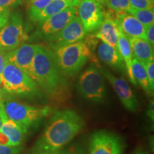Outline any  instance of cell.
Instances as JSON below:
<instances>
[{
  "label": "cell",
  "mask_w": 154,
  "mask_h": 154,
  "mask_svg": "<svg viewBox=\"0 0 154 154\" xmlns=\"http://www.w3.org/2000/svg\"><path fill=\"white\" fill-rule=\"evenodd\" d=\"M84 127V119L74 111L64 109L56 111L49 120L34 150L61 151Z\"/></svg>",
  "instance_id": "cell-1"
},
{
  "label": "cell",
  "mask_w": 154,
  "mask_h": 154,
  "mask_svg": "<svg viewBox=\"0 0 154 154\" xmlns=\"http://www.w3.org/2000/svg\"><path fill=\"white\" fill-rule=\"evenodd\" d=\"M33 72L36 82L51 97L59 96L66 88V80L58 66L53 51L39 45L34 57Z\"/></svg>",
  "instance_id": "cell-2"
},
{
  "label": "cell",
  "mask_w": 154,
  "mask_h": 154,
  "mask_svg": "<svg viewBox=\"0 0 154 154\" xmlns=\"http://www.w3.org/2000/svg\"><path fill=\"white\" fill-rule=\"evenodd\" d=\"M0 82L6 94L32 99L42 96L41 88L37 83L7 59L0 77Z\"/></svg>",
  "instance_id": "cell-3"
},
{
  "label": "cell",
  "mask_w": 154,
  "mask_h": 154,
  "mask_svg": "<svg viewBox=\"0 0 154 154\" xmlns=\"http://www.w3.org/2000/svg\"><path fill=\"white\" fill-rule=\"evenodd\" d=\"M52 51L58 66L64 76H75L88 59L94 58L90 45L86 40H81Z\"/></svg>",
  "instance_id": "cell-4"
},
{
  "label": "cell",
  "mask_w": 154,
  "mask_h": 154,
  "mask_svg": "<svg viewBox=\"0 0 154 154\" xmlns=\"http://www.w3.org/2000/svg\"><path fill=\"white\" fill-rule=\"evenodd\" d=\"M1 101L7 117L27 129L37 126L53 112L49 106H33L12 99H3Z\"/></svg>",
  "instance_id": "cell-5"
},
{
  "label": "cell",
  "mask_w": 154,
  "mask_h": 154,
  "mask_svg": "<svg viewBox=\"0 0 154 154\" xmlns=\"http://www.w3.org/2000/svg\"><path fill=\"white\" fill-rule=\"evenodd\" d=\"M77 88L86 99L101 103L105 99L106 89L103 76L95 63H91L79 79Z\"/></svg>",
  "instance_id": "cell-6"
},
{
  "label": "cell",
  "mask_w": 154,
  "mask_h": 154,
  "mask_svg": "<svg viewBox=\"0 0 154 154\" xmlns=\"http://www.w3.org/2000/svg\"><path fill=\"white\" fill-rule=\"evenodd\" d=\"M29 39L19 13H14L7 24L0 30V48L7 51L14 50Z\"/></svg>",
  "instance_id": "cell-7"
},
{
  "label": "cell",
  "mask_w": 154,
  "mask_h": 154,
  "mask_svg": "<svg viewBox=\"0 0 154 154\" xmlns=\"http://www.w3.org/2000/svg\"><path fill=\"white\" fill-rule=\"evenodd\" d=\"M124 147L123 139L118 135L99 131L91 136L88 154H124Z\"/></svg>",
  "instance_id": "cell-8"
},
{
  "label": "cell",
  "mask_w": 154,
  "mask_h": 154,
  "mask_svg": "<svg viewBox=\"0 0 154 154\" xmlns=\"http://www.w3.org/2000/svg\"><path fill=\"white\" fill-rule=\"evenodd\" d=\"M79 18L86 34L97 32L104 19L103 6L95 0H79L78 5Z\"/></svg>",
  "instance_id": "cell-9"
},
{
  "label": "cell",
  "mask_w": 154,
  "mask_h": 154,
  "mask_svg": "<svg viewBox=\"0 0 154 154\" xmlns=\"http://www.w3.org/2000/svg\"><path fill=\"white\" fill-rule=\"evenodd\" d=\"M76 7H67L63 11L39 23L34 35L36 38L47 40L60 32L75 16H76Z\"/></svg>",
  "instance_id": "cell-10"
},
{
  "label": "cell",
  "mask_w": 154,
  "mask_h": 154,
  "mask_svg": "<svg viewBox=\"0 0 154 154\" xmlns=\"http://www.w3.org/2000/svg\"><path fill=\"white\" fill-rule=\"evenodd\" d=\"M86 32L79 17L75 16L66 26L47 40L51 50L83 40Z\"/></svg>",
  "instance_id": "cell-11"
},
{
  "label": "cell",
  "mask_w": 154,
  "mask_h": 154,
  "mask_svg": "<svg viewBox=\"0 0 154 154\" xmlns=\"http://www.w3.org/2000/svg\"><path fill=\"white\" fill-rule=\"evenodd\" d=\"M38 47V44H22L14 50L8 51L7 54V60L24 71L35 82L36 79L33 72L32 63L34 57Z\"/></svg>",
  "instance_id": "cell-12"
},
{
  "label": "cell",
  "mask_w": 154,
  "mask_h": 154,
  "mask_svg": "<svg viewBox=\"0 0 154 154\" xmlns=\"http://www.w3.org/2000/svg\"><path fill=\"white\" fill-rule=\"evenodd\" d=\"M99 71L111 83L124 107L131 112H136L139 106V103L126 81L123 78L116 77L103 68H99Z\"/></svg>",
  "instance_id": "cell-13"
},
{
  "label": "cell",
  "mask_w": 154,
  "mask_h": 154,
  "mask_svg": "<svg viewBox=\"0 0 154 154\" xmlns=\"http://www.w3.org/2000/svg\"><path fill=\"white\" fill-rule=\"evenodd\" d=\"M112 10V9H111ZM112 10L104 13V19L102 22L101 26L96 34V37L101 40L112 47L117 48L118 43L119 28L116 19V11Z\"/></svg>",
  "instance_id": "cell-14"
},
{
  "label": "cell",
  "mask_w": 154,
  "mask_h": 154,
  "mask_svg": "<svg viewBox=\"0 0 154 154\" xmlns=\"http://www.w3.org/2000/svg\"><path fill=\"white\" fill-rule=\"evenodd\" d=\"M0 119L2 121L0 131L8 137L9 146H20L24 140L25 134L28 131V129L7 117L2 101H0Z\"/></svg>",
  "instance_id": "cell-15"
},
{
  "label": "cell",
  "mask_w": 154,
  "mask_h": 154,
  "mask_svg": "<svg viewBox=\"0 0 154 154\" xmlns=\"http://www.w3.org/2000/svg\"><path fill=\"white\" fill-rule=\"evenodd\" d=\"M116 22L119 29L128 38H140L146 39L144 26L129 13H126V11L116 12Z\"/></svg>",
  "instance_id": "cell-16"
},
{
  "label": "cell",
  "mask_w": 154,
  "mask_h": 154,
  "mask_svg": "<svg viewBox=\"0 0 154 154\" xmlns=\"http://www.w3.org/2000/svg\"><path fill=\"white\" fill-rule=\"evenodd\" d=\"M98 55L99 59L111 68L117 69L121 72H125L126 70L124 61L117 48L101 42L98 47Z\"/></svg>",
  "instance_id": "cell-17"
},
{
  "label": "cell",
  "mask_w": 154,
  "mask_h": 154,
  "mask_svg": "<svg viewBox=\"0 0 154 154\" xmlns=\"http://www.w3.org/2000/svg\"><path fill=\"white\" fill-rule=\"evenodd\" d=\"M134 57L146 65L153 59V47L147 40L140 38H128Z\"/></svg>",
  "instance_id": "cell-18"
},
{
  "label": "cell",
  "mask_w": 154,
  "mask_h": 154,
  "mask_svg": "<svg viewBox=\"0 0 154 154\" xmlns=\"http://www.w3.org/2000/svg\"><path fill=\"white\" fill-rule=\"evenodd\" d=\"M127 74L129 77V79L135 85L138 84L146 93L151 94L149 88V80H148L147 73H146V66L141 62L136 59H132L131 63L130 69ZM153 94V93H152Z\"/></svg>",
  "instance_id": "cell-19"
},
{
  "label": "cell",
  "mask_w": 154,
  "mask_h": 154,
  "mask_svg": "<svg viewBox=\"0 0 154 154\" xmlns=\"http://www.w3.org/2000/svg\"><path fill=\"white\" fill-rule=\"evenodd\" d=\"M79 0H51L36 17L35 22L41 23L69 7H78Z\"/></svg>",
  "instance_id": "cell-20"
},
{
  "label": "cell",
  "mask_w": 154,
  "mask_h": 154,
  "mask_svg": "<svg viewBox=\"0 0 154 154\" xmlns=\"http://www.w3.org/2000/svg\"><path fill=\"white\" fill-rule=\"evenodd\" d=\"M117 49H118L119 53H120L121 57L124 61L126 69L128 72L130 69L132 59H134V55H133L128 38L120 29H119Z\"/></svg>",
  "instance_id": "cell-21"
},
{
  "label": "cell",
  "mask_w": 154,
  "mask_h": 154,
  "mask_svg": "<svg viewBox=\"0 0 154 154\" xmlns=\"http://www.w3.org/2000/svg\"><path fill=\"white\" fill-rule=\"evenodd\" d=\"M128 12L133 15L134 17H136L144 26L153 24V8L149 9H137L131 7V8L128 9Z\"/></svg>",
  "instance_id": "cell-22"
},
{
  "label": "cell",
  "mask_w": 154,
  "mask_h": 154,
  "mask_svg": "<svg viewBox=\"0 0 154 154\" xmlns=\"http://www.w3.org/2000/svg\"><path fill=\"white\" fill-rule=\"evenodd\" d=\"M51 2V0H32L28 10V15L31 20L35 22L38 15Z\"/></svg>",
  "instance_id": "cell-23"
},
{
  "label": "cell",
  "mask_w": 154,
  "mask_h": 154,
  "mask_svg": "<svg viewBox=\"0 0 154 154\" xmlns=\"http://www.w3.org/2000/svg\"><path fill=\"white\" fill-rule=\"evenodd\" d=\"M106 5L116 12L127 11L131 8L129 0H106Z\"/></svg>",
  "instance_id": "cell-24"
},
{
  "label": "cell",
  "mask_w": 154,
  "mask_h": 154,
  "mask_svg": "<svg viewBox=\"0 0 154 154\" xmlns=\"http://www.w3.org/2000/svg\"><path fill=\"white\" fill-rule=\"evenodd\" d=\"M131 7L137 9L153 8V0H129Z\"/></svg>",
  "instance_id": "cell-25"
},
{
  "label": "cell",
  "mask_w": 154,
  "mask_h": 154,
  "mask_svg": "<svg viewBox=\"0 0 154 154\" xmlns=\"http://www.w3.org/2000/svg\"><path fill=\"white\" fill-rule=\"evenodd\" d=\"M146 70L147 73L148 80H149V88L153 93L154 89V60L152 59L146 65Z\"/></svg>",
  "instance_id": "cell-26"
},
{
  "label": "cell",
  "mask_w": 154,
  "mask_h": 154,
  "mask_svg": "<svg viewBox=\"0 0 154 154\" xmlns=\"http://www.w3.org/2000/svg\"><path fill=\"white\" fill-rule=\"evenodd\" d=\"M20 151L21 149L19 146L0 144V154H19Z\"/></svg>",
  "instance_id": "cell-27"
},
{
  "label": "cell",
  "mask_w": 154,
  "mask_h": 154,
  "mask_svg": "<svg viewBox=\"0 0 154 154\" xmlns=\"http://www.w3.org/2000/svg\"><path fill=\"white\" fill-rule=\"evenodd\" d=\"M145 27L146 39L153 47L154 45V24H151Z\"/></svg>",
  "instance_id": "cell-28"
},
{
  "label": "cell",
  "mask_w": 154,
  "mask_h": 154,
  "mask_svg": "<svg viewBox=\"0 0 154 154\" xmlns=\"http://www.w3.org/2000/svg\"><path fill=\"white\" fill-rule=\"evenodd\" d=\"M60 154H84L83 149L79 146H71L67 149H61Z\"/></svg>",
  "instance_id": "cell-29"
},
{
  "label": "cell",
  "mask_w": 154,
  "mask_h": 154,
  "mask_svg": "<svg viewBox=\"0 0 154 154\" xmlns=\"http://www.w3.org/2000/svg\"><path fill=\"white\" fill-rule=\"evenodd\" d=\"M22 0H0V7L9 8L17 7L22 4Z\"/></svg>",
  "instance_id": "cell-30"
},
{
  "label": "cell",
  "mask_w": 154,
  "mask_h": 154,
  "mask_svg": "<svg viewBox=\"0 0 154 154\" xmlns=\"http://www.w3.org/2000/svg\"><path fill=\"white\" fill-rule=\"evenodd\" d=\"M7 53H8V51L0 48V77H1L2 73L3 72L4 67L5 66Z\"/></svg>",
  "instance_id": "cell-31"
},
{
  "label": "cell",
  "mask_w": 154,
  "mask_h": 154,
  "mask_svg": "<svg viewBox=\"0 0 154 154\" xmlns=\"http://www.w3.org/2000/svg\"><path fill=\"white\" fill-rule=\"evenodd\" d=\"M9 15H10V12L0 15V29L2 28L4 26L7 24L9 19Z\"/></svg>",
  "instance_id": "cell-32"
},
{
  "label": "cell",
  "mask_w": 154,
  "mask_h": 154,
  "mask_svg": "<svg viewBox=\"0 0 154 154\" xmlns=\"http://www.w3.org/2000/svg\"><path fill=\"white\" fill-rule=\"evenodd\" d=\"M0 144L9 146V140L8 137L1 131H0Z\"/></svg>",
  "instance_id": "cell-33"
},
{
  "label": "cell",
  "mask_w": 154,
  "mask_h": 154,
  "mask_svg": "<svg viewBox=\"0 0 154 154\" xmlns=\"http://www.w3.org/2000/svg\"><path fill=\"white\" fill-rule=\"evenodd\" d=\"M61 151H36L33 150L30 154H60Z\"/></svg>",
  "instance_id": "cell-34"
},
{
  "label": "cell",
  "mask_w": 154,
  "mask_h": 154,
  "mask_svg": "<svg viewBox=\"0 0 154 154\" xmlns=\"http://www.w3.org/2000/svg\"><path fill=\"white\" fill-rule=\"evenodd\" d=\"M9 8H3V7H0V15H2L7 13H9Z\"/></svg>",
  "instance_id": "cell-35"
},
{
  "label": "cell",
  "mask_w": 154,
  "mask_h": 154,
  "mask_svg": "<svg viewBox=\"0 0 154 154\" xmlns=\"http://www.w3.org/2000/svg\"><path fill=\"white\" fill-rule=\"evenodd\" d=\"M132 154H149V152L144 151L142 149H137L136 151L134 152Z\"/></svg>",
  "instance_id": "cell-36"
},
{
  "label": "cell",
  "mask_w": 154,
  "mask_h": 154,
  "mask_svg": "<svg viewBox=\"0 0 154 154\" xmlns=\"http://www.w3.org/2000/svg\"><path fill=\"white\" fill-rule=\"evenodd\" d=\"M4 91L2 88V85H1V82H0V101H2L4 99Z\"/></svg>",
  "instance_id": "cell-37"
},
{
  "label": "cell",
  "mask_w": 154,
  "mask_h": 154,
  "mask_svg": "<svg viewBox=\"0 0 154 154\" xmlns=\"http://www.w3.org/2000/svg\"><path fill=\"white\" fill-rule=\"evenodd\" d=\"M95 1L101 4V5H106V0H95Z\"/></svg>",
  "instance_id": "cell-38"
},
{
  "label": "cell",
  "mask_w": 154,
  "mask_h": 154,
  "mask_svg": "<svg viewBox=\"0 0 154 154\" xmlns=\"http://www.w3.org/2000/svg\"><path fill=\"white\" fill-rule=\"evenodd\" d=\"M1 126H2V121H1V119H0V128H1Z\"/></svg>",
  "instance_id": "cell-39"
}]
</instances>
